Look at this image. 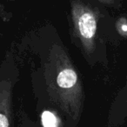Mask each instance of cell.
<instances>
[{
    "instance_id": "6da1fadb",
    "label": "cell",
    "mask_w": 127,
    "mask_h": 127,
    "mask_svg": "<svg viewBox=\"0 0 127 127\" xmlns=\"http://www.w3.org/2000/svg\"><path fill=\"white\" fill-rule=\"evenodd\" d=\"M50 99L72 120H78L85 102L81 78L64 48L53 44L44 65Z\"/></svg>"
},
{
    "instance_id": "7a4b0ae2",
    "label": "cell",
    "mask_w": 127,
    "mask_h": 127,
    "mask_svg": "<svg viewBox=\"0 0 127 127\" xmlns=\"http://www.w3.org/2000/svg\"><path fill=\"white\" fill-rule=\"evenodd\" d=\"M71 15L75 37L80 41L84 52L91 56L96 49L97 15L89 4L71 1Z\"/></svg>"
},
{
    "instance_id": "3957f363",
    "label": "cell",
    "mask_w": 127,
    "mask_h": 127,
    "mask_svg": "<svg viewBox=\"0 0 127 127\" xmlns=\"http://www.w3.org/2000/svg\"><path fill=\"white\" fill-rule=\"evenodd\" d=\"M12 85L0 81V127H11L12 116Z\"/></svg>"
},
{
    "instance_id": "277c9868",
    "label": "cell",
    "mask_w": 127,
    "mask_h": 127,
    "mask_svg": "<svg viewBox=\"0 0 127 127\" xmlns=\"http://www.w3.org/2000/svg\"><path fill=\"white\" fill-rule=\"evenodd\" d=\"M42 122L44 127H58V119L56 116L49 111H44L42 115Z\"/></svg>"
},
{
    "instance_id": "5b68a950",
    "label": "cell",
    "mask_w": 127,
    "mask_h": 127,
    "mask_svg": "<svg viewBox=\"0 0 127 127\" xmlns=\"http://www.w3.org/2000/svg\"><path fill=\"white\" fill-rule=\"evenodd\" d=\"M122 29H123L124 31H125V32H127V25H123Z\"/></svg>"
}]
</instances>
